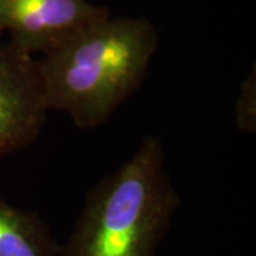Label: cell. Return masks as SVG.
<instances>
[{
	"mask_svg": "<svg viewBox=\"0 0 256 256\" xmlns=\"http://www.w3.org/2000/svg\"><path fill=\"white\" fill-rule=\"evenodd\" d=\"M178 201L164 144L146 136L130 160L90 192L73 256H148Z\"/></svg>",
	"mask_w": 256,
	"mask_h": 256,
	"instance_id": "cell-2",
	"label": "cell"
},
{
	"mask_svg": "<svg viewBox=\"0 0 256 256\" xmlns=\"http://www.w3.org/2000/svg\"><path fill=\"white\" fill-rule=\"evenodd\" d=\"M160 44L144 18L111 13L36 57L48 110L68 116L82 130L107 122L138 92Z\"/></svg>",
	"mask_w": 256,
	"mask_h": 256,
	"instance_id": "cell-1",
	"label": "cell"
},
{
	"mask_svg": "<svg viewBox=\"0 0 256 256\" xmlns=\"http://www.w3.org/2000/svg\"><path fill=\"white\" fill-rule=\"evenodd\" d=\"M0 256H46L32 216L0 196Z\"/></svg>",
	"mask_w": 256,
	"mask_h": 256,
	"instance_id": "cell-5",
	"label": "cell"
},
{
	"mask_svg": "<svg viewBox=\"0 0 256 256\" xmlns=\"http://www.w3.org/2000/svg\"><path fill=\"white\" fill-rule=\"evenodd\" d=\"M236 126L242 132H256V76L255 68L239 87L238 100L235 107Z\"/></svg>",
	"mask_w": 256,
	"mask_h": 256,
	"instance_id": "cell-6",
	"label": "cell"
},
{
	"mask_svg": "<svg viewBox=\"0 0 256 256\" xmlns=\"http://www.w3.org/2000/svg\"><path fill=\"white\" fill-rule=\"evenodd\" d=\"M48 111L36 57L0 44V161L38 137Z\"/></svg>",
	"mask_w": 256,
	"mask_h": 256,
	"instance_id": "cell-4",
	"label": "cell"
},
{
	"mask_svg": "<svg viewBox=\"0 0 256 256\" xmlns=\"http://www.w3.org/2000/svg\"><path fill=\"white\" fill-rule=\"evenodd\" d=\"M108 14L90 0H0V34L26 54L43 56Z\"/></svg>",
	"mask_w": 256,
	"mask_h": 256,
	"instance_id": "cell-3",
	"label": "cell"
}]
</instances>
